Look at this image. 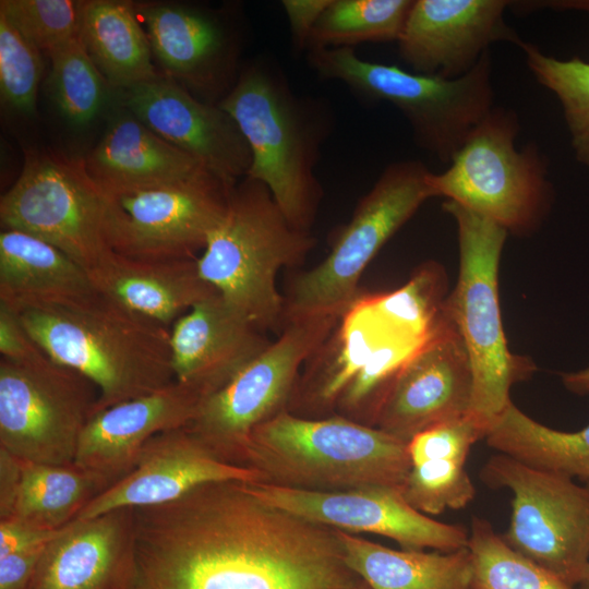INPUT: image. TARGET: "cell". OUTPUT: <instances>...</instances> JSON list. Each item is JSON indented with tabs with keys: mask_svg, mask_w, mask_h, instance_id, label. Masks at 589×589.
<instances>
[{
	"mask_svg": "<svg viewBox=\"0 0 589 589\" xmlns=\"http://www.w3.org/2000/svg\"><path fill=\"white\" fill-rule=\"evenodd\" d=\"M200 485L134 508L125 589H353L335 529L275 507L248 488Z\"/></svg>",
	"mask_w": 589,
	"mask_h": 589,
	"instance_id": "6da1fadb",
	"label": "cell"
},
{
	"mask_svg": "<svg viewBox=\"0 0 589 589\" xmlns=\"http://www.w3.org/2000/svg\"><path fill=\"white\" fill-rule=\"evenodd\" d=\"M20 316L51 360L96 385V412L176 381L170 328L99 293L80 303L28 309Z\"/></svg>",
	"mask_w": 589,
	"mask_h": 589,
	"instance_id": "7a4b0ae2",
	"label": "cell"
},
{
	"mask_svg": "<svg viewBox=\"0 0 589 589\" xmlns=\"http://www.w3.org/2000/svg\"><path fill=\"white\" fill-rule=\"evenodd\" d=\"M242 465L261 483L308 491L402 486L407 443L344 416L304 418L284 410L250 434Z\"/></svg>",
	"mask_w": 589,
	"mask_h": 589,
	"instance_id": "3957f363",
	"label": "cell"
},
{
	"mask_svg": "<svg viewBox=\"0 0 589 589\" xmlns=\"http://www.w3.org/2000/svg\"><path fill=\"white\" fill-rule=\"evenodd\" d=\"M218 105L236 121L250 152L247 177L262 182L297 229L309 231L322 199L315 176L324 129L267 63L245 68Z\"/></svg>",
	"mask_w": 589,
	"mask_h": 589,
	"instance_id": "277c9868",
	"label": "cell"
},
{
	"mask_svg": "<svg viewBox=\"0 0 589 589\" xmlns=\"http://www.w3.org/2000/svg\"><path fill=\"white\" fill-rule=\"evenodd\" d=\"M294 228L269 190L244 177L232 188L224 217L196 259L201 276L261 330L284 327L280 268L301 264L315 245Z\"/></svg>",
	"mask_w": 589,
	"mask_h": 589,
	"instance_id": "5b68a950",
	"label": "cell"
},
{
	"mask_svg": "<svg viewBox=\"0 0 589 589\" xmlns=\"http://www.w3.org/2000/svg\"><path fill=\"white\" fill-rule=\"evenodd\" d=\"M308 58L321 77L395 106L408 120L417 145L444 164H450L494 108L490 50L468 73L455 79L363 60L346 47L310 50Z\"/></svg>",
	"mask_w": 589,
	"mask_h": 589,
	"instance_id": "8992f818",
	"label": "cell"
},
{
	"mask_svg": "<svg viewBox=\"0 0 589 589\" xmlns=\"http://www.w3.org/2000/svg\"><path fill=\"white\" fill-rule=\"evenodd\" d=\"M454 217L459 245V274L444 309L467 348L473 375L469 416L486 433L512 401L510 387L532 372V363L513 354L503 332L497 272L507 230L494 221L445 201Z\"/></svg>",
	"mask_w": 589,
	"mask_h": 589,
	"instance_id": "52a82bcc",
	"label": "cell"
},
{
	"mask_svg": "<svg viewBox=\"0 0 589 589\" xmlns=\"http://www.w3.org/2000/svg\"><path fill=\"white\" fill-rule=\"evenodd\" d=\"M431 171L420 160L389 164L358 202L328 255L293 279L285 323L308 316L342 317L359 300L361 274L381 248L430 197Z\"/></svg>",
	"mask_w": 589,
	"mask_h": 589,
	"instance_id": "ba28073f",
	"label": "cell"
},
{
	"mask_svg": "<svg viewBox=\"0 0 589 589\" xmlns=\"http://www.w3.org/2000/svg\"><path fill=\"white\" fill-rule=\"evenodd\" d=\"M519 122L512 109L493 108L442 173L431 172L433 196H444L507 232L534 230L549 205L546 163L536 144L517 149Z\"/></svg>",
	"mask_w": 589,
	"mask_h": 589,
	"instance_id": "9c48e42d",
	"label": "cell"
},
{
	"mask_svg": "<svg viewBox=\"0 0 589 589\" xmlns=\"http://www.w3.org/2000/svg\"><path fill=\"white\" fill-rule=\"evenodd\" d=\"M233 185L205 168L176 181L100 188L107 243L131 259H197L225 215Z\"/></svg>",
	"mask_w": 589,
	"mask_h": 589,
	"instance_id": "30bf717a",
	"label": "cell"
},
{
	"mask_svg": "<svg viewBox=\"0 0 589 589\" xmlns=\"http://www.w3.org/2000/svg\"><path fill=\"white\" fill-rule=\"evenodd\" d=\"M481 480L512 492L503 540L517 553L579 587L589 568V485L496 453Z\"/></svg>",
	"mask_w": 589,
	"mask_h": 589,
	"instance_id": "8fae6325",
	"label": "cell"
},
{
	"mask_svg": "<svg viewBox=\"0 0 589 589\" xmlns=\"http://www.w3.org/2000/svg\"><path fill=\"white\" fill-rule=\"evenodd\" d=\"M339 318L320 315L285 323L275 341L225 386L203 398L189 429L221 459L243 466L250 434L287 410L302 363L324 346Z\"/></svg>",
	"mask_w": 589,
	"mask_h": 589,
	"instance_id": "7c38bea8",
	"label": "cell"
},
{
	"mask_svg": "<svg viewBox=\"0 0 589 589\" xmlns=\"http://www.w3.org/2000/svg\"><path fill=\"white\" fill-rule=\"evenodd\" d=\"M3 229L55 245L87 273L111 252L105 235V201L84 158L29 152L20 176L1 196Z\"/></svg>",
	"mask_w": 589,
	"mask_h": 589,
	"instance_id": "4fadbf2b",
	"label": "cell"
},
{
	"mask_svg": "<svg viewBox=\"0 0 589 589\" xmlns=\"http://www.w3.org/2000/svg\"><path fill=\"white\" fill-rule=\"evenodd\" d=\"M99 393L80 372L48 356L0 360V447L36 464H74Z\"/></svg>",
	"mask_w": 589,
	"mask_h": 589,
	"instance_id": "5bb4252c",
	"label": "cell"
},
{
	"mask_svg": "<svg viewBox=\"0 0 589 589\" xmlns=\"http://www.w3.org/2000/svg\"><path fill=\"white\" fill-rule=\"evenodd\" d=\"M473 375L465 342L443 308L433 330L401 363L383 393L371 420L408 443L436 424L467 416Z\"/></svg>",
	"mask_w": 589,
	"mask_h": 589,
	"instance_id": "9a60e30c",
	"label": "cell"
},
{
	"mask_svg": "<svg viewBox=\"0 0 589 589\" xmlns=\"http://www.w3.org/2000/svg\"><path fill=\"white\" fill-rule=\"evenodd\" d=\"M249 490L264 502L301 518L349 533L395 540L405 550L452 552L467 548L469 531L413 508L400 486L366 485L344 491H308L261 482Z\"/></svg>",
	"mask_w": 589,
	"mask_h": 589,
	"instance_id": "2e32d148",
	"label": "cell"
},
{
	"mask_svg": "<svg viewBox=\"0 0 589 589\" xmlns=\"http://www.w3.org/2000/svg\"><path fill=\"white\" fill-rule=\"evenodd\" d=\"M122 103L152 131L197 158L228 184L247 177L251 152L236 121L218 104L199 100L170 76L123 89Z\"/></svg>",
	"mask_w": 589,
	"mask_h": 589,
	"instance_id": "e0dca14e",
	"label": "cell"
},
{
	"mask_svg": "<svg viewBox=\"0 0 589 589\" xmlns=\"http://www.w3.org/2000/svg\"><path fill=\"white\" fill-rule=\"evenodd\" d=\"M504 0H413L397 40L412 72L455 79L497 41H525L506 24Z\"/></svg>",
	"mask_w": 589,
	"mask_h": 589,
	"instance_id": "ac0fdd59",
	"label": "cell"
},
{
	"mask_svg": "<svg viewBox=\"0 0 589 589\" xmlns=\"http://www.w3.org/2000/svg\"><path fill=\"white\" fill-rule=\"evenodd\" d=\"M262 480L256 470L221 459L187 425L152 437L133 469L88 503L76 519L169 503L206 483Z\"/></svg>",
	"mask_w": 589,
	"mask_h": 589,
	"instance_id": "d6986e66",
	"label": "cell"
},
{
	"mask_svg": "<svg viewBox=\"0 0 589 589\" xmlns=\"http://www.w3.org/2000/svg\"><path fill=\"white\" fill-rule=\"evenodd\" d=\"M203 397L177 381L153 393L96 412L77 446L74 464L111 484L135 466L144 445L155 435L189 425Z\"/></svg>",
	"mask_w": 589,
	"mask_h": 589,
	"instance_id": "ffe728a7",
	"label": "cell"
},
{
	"mask_svg": "<svg viewBox=\"0 0 589 589\" xmlns=\"http://www.w3.org/2000/svg\"><path fill=\"white\" fill-rule=\"evenodd\" d=\"M263 330L216 293L170 327L177 382L203 398L225 386L268 345Z\"/></svg>",
	"mask_w": 589,
	"mask_h": 589,
	"instance_id": "44dd1931",
	"label": "cell"
},
{
	"mask_svg": "<svg viewBox=\"0 0 589 589\" xmlns=\"http://www.w3.org/2000/svg\"><path fill=\"white\" fill-rule=\"evenodd\" d=\"M134 533L130 507L73 520L46 544L29 589H125Z\"/></svg>",
	"mask_w": 589,
	"mask_h": 589,
	"instance_id": "7402d4cb",
	"label": "cell"
},
{
	"mask_svg": "<svg viewBox=\"0 0 589 589\" xmlns=\"http://www.w3.org/2000/svg\"><path fill=\"white\" fill-rule=\"evenodd\" d=\"M153 55L173 80L206 94L227 88L233 64L229 33L215 16L197 9L158 3L139 10Z\"/></svg>",
	"mask_w": 589,
	"mask_h": 589,
	"instance_id": "603a6c76",
	"label": "cell"
},
{
	"mask_svg": "<svg viewBox=\"0 0 589 589\" xmlns=\"http://www.w3.org/2000/svg\"><path fill=\"white\" fill-rule=\"evenodd\" d=\"M88 275L103 297L169 328L195 304L219 293L201 276L196 259L137 260L111 251Z\"/></svg>",
	"mask_w": 589,
	"mask_h": 589,
	"instance_id": "cb8c5ba5",
	"label": "cell"
},
{
	"mask_svg": "<svg viewBox=\"0 0 589 589\" xmlns=\"http://www.w3.org/2000/svg\"><path fill=\"white\" fill-rule=\"evenodd\" d=\"M484 435L469 414L416 434L407 443L410 469L401 486L409 505L428 516L467 506L476 489L465 465Z\"/></svg>",
	"mask_w": 589,
	"mask_h": 589,
	"instance_id": "d4e9b609",
	"label": "cell"
},
{
	"mask_svg": "<svg viewBox=\"0 0 589 589\" xmlns=\"http://www.w3.org/2000/svg\"><path fill=\"white\" fill-rule=\"evenodd\" d=\"M98 294L88 273L55 245L29 233L0 232V302L17 313L61 306Z\"/></svg>",
	"mask_w": 589,
	"mask_h": 589,
	"instance_id": "484cf974",
	"label": "cell"
},
{
	"mask_svg": "<svg viewBox=\"0 0 589 589\" xmlns=\"http://www.w3.org/2000/svg\"><path fill=\"white\" fill-rule=\"evenodd\" d=\"M84 160L89 176L104 189L176 181L206 168L125 108L111 119Z\"/></svg>",
	"mask_w": 589,
	"mask_h": 589,
	"instance_id": "4316f807",
	"label": "cell"
},
{
	"mask_svg": "<svg viewBox=\"0 0 589 589\" xmlns=\"http://www.w3.org/2000/svg\"><path fill=\"white\" fill-rule=\"evenodd\" d=\"M347 566L371 589H470L468 548L452 552L394 550L336 530Z\"/></svg>",
	"mask_w": 589,
	"mask_h": 589,
	"instance_id": "83f0119b",
	"label": "cell"
},
{
	"mask_svg": "<svg viewBox=\"0 0 589 589\" xmlns=\"http://www.w3.org/2000/svg\"><path fill=\"white\" fill-rule=\"evenodd\" d=\"M139 22L129 2L83 1L80 38L109 87L123 91L158 75Z\"/></svg>",
	"mask_w": 589,
	"mask_h": 589,
	"instance_id": "f1b7e54d",
	"label": "cell"
},
{
	"mask_svg": "<svg viewBox=\"0 0 589 589\" xmlns=\"http://www.w3.org/2000/svg\"><path fill=\"white\" fill-rule=\"evenodd\" d=\"M484 440L500 454L589 485V424L575 432L555 430L510 401L492 422Z\"/></svg>",
	"mask_w": 589,
	"mask_h": 589,
	"instance_id": "f546056e",
	"label": "cell"
},
{
	"mask_svg": "<svg viewBox=\"0 0 589 589\" xmlns=\"http://www.w3.org/2000/svg\"><path fill=\"white\" fill-rule=\"evenodd\" d=\"M111 483L75 464L22 460V479L13 515L35 526L57 530L77 518Z\"/></svg>",
	"mask_w": 589,
	"mask_h": 589,
	"instance_id": "4dcf8cb0",
	"label": "cell"
},
{
	"mask_svg": "<svg viewBox=\"0 0 589 589\" xmlns=\"http://www.w3.org/2000/svg\"><path fill=\"white\" fill-rule=\"evenodd\" d=\"M413 0H332L308 50L398 40Z\"/></svg>",
	"mask_w": 589,
	"mask_h": 589,
	"instance_id": "1f68e13d",
	"label": "cell"
},
{
	"mask_svg": "<svg viewBox=\"0 0 589 589\" xmlns=\"http://www.w3.org/2000/svg\"><path fill=\"white\" fill-rule=\"evenodd\" d=\"M467 548L472 561L470 589H576L514 551L483 518L473 517Z\"/></svg>",
	"mask_w": 589,
	"mask_h": 589,
	"instance_id": "d6a6232c",
	"label": "cell"
},
{
	"mask_svg": "<svg viewBox=\"0 0 589 589\" xmlns=\"http://www.w3.org/2000/svg\"><path fill=\"white\" fill-rule=\"evenodd\" d=\"M446 276L434 262L424 264L405 287L368 300L378 321L390 332L421 342L437 324L444 308Z\"/></svg>",
	"mask_w": 589,
	"mask_h": 589,
	"instance_id": "836d02e7",
	"label": "cell"
},
{
	"mask_svg": "<svg viewBox=\"0 0 589 589\" xmlns=\"http://www.w3.org/2000/svg\"><path fill=\"white\" fill-rule=\"evenodd\" d=\"M53 101L71 124L86 125L100 112L108 84L88 56L80 36L47 52Z\"/></svg>",
	"mask_w": 589,
	"mask_h": 589,
	"instance_id": "e575fe53",
	"label": "cell"
},
{
	"mask_svg": "<svg viewBox=\"0 0 589 589\" xmlns=\"http://www.w3.org/2000/svg\"><path fill=\"white\" fill-rule=\"evenodd\" d=\"M536 80L558 98L579 163L589 168V62L556 59L524 41L519 47Z\"/></svg>",
	"mask_w": 589,
	"mask_h": 589,
	"instance_id": "d590c367",
	"label": "cell"
},
{
	"mask_svg": "<svg viewBox=\"0 0 589 589\" xmlns=\"http://www.w3.org/2000/svg\"><path fill=\"white\" fill-rule=\"evenodd\" d=\"M83 1L1 0L2 14L39 50L53 48L80 36Z\"/></svg>",
	"mask_w": 589,
	"mask_h": 589,
	"instance_id": "8d00e7d4",
	"label": "cell"
},
{
	"mask_svg": "<svg viewBox=\"0 0 589 589\" xmlns=\"http://www.w3.org/2000/svg\"><path fill=\"white\" fill-rule=\"evenodd\" d=\"M43 73L40 50L0 14V94L11 109L33 115Z\"/></svg>",
	"mask_w": 589,
	"mask_h": 589,
	"instance_id": "74e56055",
	"label": "cell"
},
{
	"mask_svg": "<svg viewBox=\"0 0 589 589\" xmlns=\"http://www.w3.org/2000/svg\"><path fill=\"white\" fill-rule=\"evenodd\" d=\"M0 353L13 362H31L47 356L22 323L20 313L0 302Z\"/></svg>",
	"mask_w": 589,
	"mask_h": 589,
	"instance_id": "f35d334b",
	"label": "cell"
},
{
	"mask_svg": "<svg viewBox=\"0 0 589 589\" xmlns=\"http://www.w3.org/2000/svg\"><path fill=\"white\" fill-rule=\"evenodd\" d=\"M61 529H45L17 518L0 519V557L44 546Z\"/></svg>",
	"mask_w": 589,
	"mask_h": 589,
	"instance_id": "ab89813d",
	"label": "cell"
},
{
	"mask_svg": "<svg viewBox=\"0 0 589 589\" xmlns=\"http://www.w3.org/2000/svg\"><path fill=\"white\" fill-rule=\"evenodd\" d=\"M332 0H283L291 39L296 48L306 49L310 36Z\"/></svg>",
	"mask_w": 589,
	"mask_h": 589,
	"instance_id": "60d3db41",
	"label": "cell"
},
{
	"mask_svg": "<svg viewBox=\"0 0 589 589\" xmlns=\"http://www.w3.org/2000/svg\"><path fill=\"white\" fill-rule=\"evenodd\" d=\"M45 546L0 557V589H29Z\"/></svg>",
	"mask_w": 589,
	"mask_h": 589,
	"instance_id": "b9f144b4",
	"label": "cell"
},
{
	"mask_svg": "<svg viewBox=\"0 0 589 589\" xmlns=\"http://www.w3.org/2000/svg\"><path fill=\"white\" fill-rule=\"evenodd\" d=\"M22 479V459L0 447V519L13 515Z\"/></svg>",
	"mask_w": 589,
	"mask_h": 589,
	"instance_id": "7bdbcfd3",
	"label": "cell"
},
{
	"mask_svg": "<svg viewBox=\"0 0 589 589\" xmlns=\"http://www.w3.org/2000/svg\"><path fill=\"white\" fill-rule=\"evenodd\" d=\"M564 386L577 395H589V368L562 374Z\"/></svg>",
	"mask_w": 589,
	"mask_h": 589,
	"instance_id": "ee69618b",
	"label": "cell"
},
{
	"mask_svg": "<svg viewBox=\"0 0 589 589\" xmlns=\"http://www.w3.org/2000/svg\"><path fill=\"white\" fill-rule=\"evenodd\" d=\"M578 589H589V568L584 581L579 585Z\"/></svg>",
	"mask_w": 589,
	"mask_h": 589,
	"instance_id": "f6af8a7d",
	"label": "cell"
},
{
	"mask_svg": "<svg viewBox=\"0 0 589 589\" xmlns=\"http://www.w3.org/2000/svg\"><path fill=\"white\" fill-rule=\"evenodd\" d=\"M353 589H371L363 580Z\"/></svg>",
	"mask_w": 589,
	"mask_h": 589,
	"instance_id": "bcb514c9",
	"label": "cell"
}]
</instances>
